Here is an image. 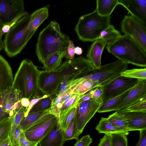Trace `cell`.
Wrapping results in <instances>:
<instances>
[{"instance_id": "cell-1", "label": "cell", "mask_w": 146, "mask_h": 146, "mask_svg": "<svg viewBox=\"0 0 146 146\" xmlns=\"http://www.w3.org/2000/svg\"><path fill=\"white\" fill-rule=\"evenodd\" d=\"M70 37L61 31L60 25L52 21L39 33L36 44L35 53L42 64L50 54L64 51Z\"/></svg>"}, {"instance_id": "cell-2", "label": "cell", "mask_w": 146, "mask_h": 146, "mask_svg": "<svg viewBox=\"0 0 146 146\" xmlns=\"http://www.w3.org/2000/svg\"><path fill=\"white\" fill-rule=\"evenodd\" d=\"M40 72L31 60H23L15 74L11 88L19 91L21 98H27L30 101L42 96L38 86Z\"/></svg>"}, {"instance_id": "cell-3", "label": "cell", "mask_w": 146, "mask_h": 146, "mask_svg": "<svg viewBox=\"0 0 146 146\" xmlns=\"http://www.w3.org/2000/svg\"><path fill=\"white\" fill-rule=\"evenodd\" d=\"M107 51L127 64L146 68V51L133 39L125 35L106 47Z\"/></svg>"}, {"instance_id": "cell-4", "label": "cell", "mask_w": 146, "mask_h": 146, "mask_svg": "<svg viewBox=\"0 0 146 146\" xmlns=\"http://www.w3.org/2000/svg\"><path fill=\"white\" fill-rule=\"evenodd\" d=\"M110 16H101L96 9L80 17L75 31L80 40L94 42L100 38L101 32L110 25Z\"/></svg>"}, {"instance_id": "cell-5", "label": "cell", "mask_w": 146, "mask_h": 146, "mask_svg": "<svg viewBox=\"0 0 146 146\" xmlns=\"http://www.w3.org/2000/svg\"><path fill=\"white\" fill-rule=\"evenodd\" d=\"M31 19V14L23 17L5 34L3 48L9 57H14L20 53L27 44L28 29Z\"/></svg>"}, {"instance_id": "cell-6", "label": "cell", "mask_w": 146, "mask_h": 146, "mask_svg": "<svg viewBox=\"0 0 146 146\" xmlns=\"http://www.w3.org/2000/svg\"><path fill=\"white\" fill-rule=\"evenodd\" d=\"M127 68V64L118 60L98 68L88 69L81 77L92 80L96 87H103L120 76Z\"/></svg>"}, {"instance_id": "cell-7", "label": "cell", "mask_w": 146, "mask_h": 146, "mask_svg": "<svg viewBox=\"0 0 146 146\" xmlns=\"http://www.w3.org/2000/svg\"><path fill=\"white\" fill-rule=\"evenodd\" d=\"M67 60L61 63L55 70L51 72L40 71L38 80V86L42 94L48 96L53 95L60 84Z\"/></svg>"}, {"instance_id": "cell-8", "label": "cell", "mask_w": 146, "mask_h": 146, "mask_svg": "<svg viewBox=\"0 0 146 146\" xmlns=\"http://www.w3.org/2000/svg\"><path fill=\"white\" fill-rule=\"evenodd\" d=\"M122 33L130 37L146 51V24L133 16L125 15L121 21Z\"/></svg>"}, {"instance_id": "cell-9", "label": "cell", "mask_w": 146, "mask_h": 146, "mask_svg": "<svg viewBox=\"0 0 146 146\" xmlns=\"http://www.w3.org/2000/svg\"><path fill=\"white\" fill-rule=\"evenodd\" d=\"M103 102L102 99L92 98L87 101H79L77 107L75 119L76 126L80 135Z\"/></svg>"}, {"instance_id": "cell-10", "label": "cell", "mask_w": 146, "mask_h": 146, "mask_svg": "<svg viewBox=\"0 0 146 146\" xmlns=\"http://www.w3.org/2000/svg\"><path fill=\"white\" fill-rule=\"evenodd\" d=\"M56 118L48 113L42 116L24 132L29 140L39 142L57 123Z\"/></svg>"}, {"instance_id": "cell-11", "label": "cell", "mask_w": 146, "mask_h": 146, "mask_svg": "<svg viewBox=\"0 0 146 146\" xmlns=\"http://www.w3.org/2000/svg\"><path fill=\"white\" fill-rule=\"evenodd\" d=\"M138 80L120 76L103 86V102L118 96L134 86Z\"/></svg>"}, {"instance_id": "cell-12", "label": "cell", "mask_w": 146, "mask_h": 146, "mask_svg": "<svg viewBox=\"0 0 146 146\" xmlns=\"http://www.w3.org/2000/svg\"><path fill=\"white\" fill-rule=\"evenodd\" d=\"M24 12L22 0H0V19L4 24L11 21Z\"/></svg>"}, {"instance_id": "cell-13", "label": "cell", "mask_w": 146, "mask_h": 146, "mask_svg": "<svg viewBox=\"0 0 146 146\" xmlns=\"http://www.w3.org/2000/svg\"><path fill=\"white\" fill-rule=\"evenodd\" d=\"M93 68L91 63L83 57L80 56L67 60L61 83L68 80L80 77L87 69Z\"/></svg>"}, {"instance_id": "cell-14", "label": "cell", "mask_w": 146, "mask_h": 146, "mask_svg": "<svg viewBox=\"0 0 146 146\" xmlns=\"http://www.w3.org/2000/svg\"><path fill=\"white\" fill-rule=\"evenodd\" d=\"M146 97V79L139 80L137 84L130 90L116 111L125 110L136 102Z\"/></svg>"}, {"instance_id": "cell-15", "label": "cell", "mask_w": 146, "mask_h": 146, "mask_svg": "<svg viewBox=\"0 0 146 146\" xmlns=\"http://www.w3.org/2000/svg\"><path fill=\"white\" fill-rule=\"evenodd\" d=\"M116 112L125 120L130 131L146 129V111L124 110Z\"/></svg>"}, {"instance_id": "cell-16", "label": "cell", "mask_w": 146, "mask_h": 146, "mask_svg": "<svg viewBox=\"0 0 146 146\" xmlns=\"http://www.w3.org/2000/svg\"><path fill=\"white\" fill-rule=\"evenodd\" d=\"M131 15L146 24V0H118Z\"/></svg>"}, {"instance_id": "cell-17", "label": "cell", "mask_w": 146, "mask_h": 146, "mask_svg": "<svg viewBox=\"0 0 146 146\" xmlns=\"http://www.w3.org/2000/svg\"><path fill=\"white\" fill-rule=\"evenodd\" d=\"M63 131L57 123L38 143V146H63L65 143Z\"/></svg>"}, {"instance_id": "cell-18", "label": "cell", "mask_w": 146, "mask_h": 146, "mask_svg": "<svg viewBox=\"0 0 146 146\" xmlns=\"http://www.w3.org/2000/svg\"><path fill=\"white\" fill-rule=\"evenodd\" d=\"M106 45L105 40L99 38L94 41L89 48L86 55V59L94 68H98L101 66L102 55Z\"/></svg>"}, {"instance_id": "cell-19", "label": "cell", "mask_w": 146, "mask_h": 146, "mask_svg": "<svg viewBox=\"0 0 146 146\" xmlns=\"http://www.w3.org/2000/svg\"><path fill=\"white\" fill-rule=\"evenodd\" d=\"M13 80L10 65L5 59L0 55V92L11 88Z\"/></svg>"}, {"instance_id": "cell-20", "label": "cell", "mask_w": 146, "mask_h": 146, "mask_svg": "<svg viewBox=\"0 0 146 146\" xmlns=\"http://www.w3.org/2000/svg\"><path fill=\"white\" fill-rule=\"evenodd\" d=\"M48 10L46 7L39 9L31 14V20L28 29L27 40L31 39L40 25L48 17Z\"/></svg>"}, {"instance_id": "cell-21", "label": "cell", "mask_w": 146, "mask_h": 146, "mask_svg": "<svg viewBox=\"0 0 146 146\" xmlns=\"http://www.w3.org/2000/svg\"><path fill=\"white\" fill-rule=\"evenodd\" d=\"M132 88L118 96L103 102L99 108L97 112L103 113L116 111Z\"/></svg>"}, {"instance_id": "cell-22", "label": "cell", "mask_w": 146, "mask_h": 146, "mask_svg": "<svg viewBox=\"0 0 146 146\" xmlns=\"http://www.w3.org/2000/svg\"><path fill=\"white\" fill-rule=\"evenodd\" d=\"M64 54V50L56 52L49 55L43 64L44 70L51 72L56 70L61 64Z\"/></svg>"}, {"instance_id": "cell-23", "label": "cell", "mask_w": 146, "mask_h": 146, "mask_svg": "<svg viewBox=\"0 0 146 146\" xmlns=\"http://www.w3.org/2000/svg\"><path fill=\"white\" fill-rule=\"evenodd\" d=\"M96 9L98 13L102 16H110L118 5V0H97Z\"/></svg>"}, {"instance_id": "cell-24", "label": "cell", "mask_w": 146, "mask_h": 146, "mask_svg": "<svg viewBox=\"0 0 146 146\" xmlns=\"http://www.w3.org/2000/svg\"><path fill=\"white\" fill-rule=\"evenodd\" d=\"M50 109L38 112H29L26 117H23L19 124L21 131L25 132L44 115L50 112Z\"/></svg>"}, {"instance_id": "cell-25", "label": "cell", "mask_w": 146, "mask_h": 146, "mask_svg": "<svg viewBox=\"0 0 146 146\" xmlns=\"http://www.w3.org/2000/svg\"><path fill=\"white\" fill-rule=\"evenodd\" d=\"M107 119L110 122L120 131L127 135L130 131L125 119L116 111L110 115Z\"/></svg>"}, {"instance_id": "cell-26", "label": "cell", "mask_w": 146, "mask_h": 146, "mask_svg": "<svg viewBox=\"0 0 146 146\" xmlns=\"http://www.w3.org/2000/svg\"><path fill=\"white\" fill-rule=\"evenodd\" d=\"M121 36L119 31L113 25H110L101 32L100 38L104 40L107 46H108L115 42Z\"/></svg>"}, {"instance_id": "cell-27", "label": "cell", "mask_w": 146, "mask_h": 146, "mask_svg": "<svg viewBox=\"0 0 146 146\" xmlns=\"http://www.w3.org/2000/svg\"><path fill=\"white\" fill-rule=\"evenodd\" d=\"M96 129L99 133H103L105 134L120 133L126 135L115 127L108 121L107 118L102 117L96 127Z\"/></svg>"}, {"instance_id": "cell-28", "label": "cell", "mask_w": 146, "mask_h": 146, "mask_svg": "<svg viewBox=\"0 0 146 146\" xmlns=\"http://www.w3.org/2000/svg\"><path fill=\"white\" fill-rule=\"evenodd\" d=\"M96 87V84L92 80L85 77L80 83L72 87V94L83 95Z\"/></svg>"}, {"instance_id": "cell-29", "label": "cell", "mask_w": 146, "mask_h": 146, "mask_svg": "<svg viewBox=\"0 0 146 146\" xmlns=\"http://www.w3.org/2000/svg\"><path fill=\"white\" fill-rule=\"evenodd\" d=\"M10 88L0 92V121L9 117L6 108V105L9 99Z\"/></svg>"}, {"instance_id": "cell-30", "label": "cell", "mask_w": 146, "mask_h": 146, "mask_svg": "<svg viewBox=\"0 0 146 146\" xmlns=\"http://www.w3.org/2000/svg\"><path fill=\"white\" fill-rule=\"evenodd\" d=\"M76 117L70 122L66 129L63 131V136L65 141L75 139L78 140L80 135L77 131L76 124Z\"/></svg>"}, {"instance_id": "cell-31", "label": "cell", "mask_w": 146, "mask_h": 146, "mask_svg": "<svg viewBox=\"0 0 146 146\" xmlns=\"http://www.w3.org/2000/svg\"><path fill=\"white\" fill-rule=\"evenodd\" d=\"M82 95L73 94L71 97L63 104L60 110V117L71 109L77 107Z\"/></svg>"}, {"instance_id": "cell-32", "label": "cell", "mask_w": 146, "mask_h": 146, "mask_svg": "<svg viewBox=\"0 0 146 146\" xmlns=\"http://www.w3.org/2000/svg\"><path fill=\"white\" fill-rule=\"evenodd\" d=\"M85 78L84 77L67 80L61 83L58 89L53 95L54 97L65 92L76 85L80 83Z\"/></svg>"}, {"instance_id": "cell-33", "label": "cell", "mask_w": 146, "mask_h": 146, "mask_svg": "<svg viewBox=\"0 0 146 146\" xmlns=\"http://www.w3.org/2000/svg\"><path fill=\"white\" fill-rule=\"evenodd\" d=\"M121 76L139 80L146 79V68H133L126 70L122 72Z\"/></svg>"}, {"instance_id": "cell-34", "label": "cell", "mask_w": 146, "mask_h": 146, "mask_svg": "<svg viewBox=\"0 0 146 146\" xmlns=\"http://www.w3.org/2000/svg\"><path fill=\"white\" fill-rule=\"evenodd\" d=\"M53 98V96L51 95L42 99L33 106L29 112H38L50 109Z\"/></svg>"}, {"instance_id": "cell-35", "label": "cell", "mask_w": 146, "mask_h": 146, "mask_svg": "<svg viewBox=\"0 0 146 146\" xmlns=\"http://www.w3.org/2000/svg\"><path fill=\"white\" fill-rule=\"evenodd\" d=\"M27 109L22 106L20 109L12 116L11 128L9 135L10 139L17 128L19 125Z\"/></svg>"}, {"instance_id": "cell-36", "label": "cell", "mask_w": 146, "mask_h": 146, "mask_svg": "<svg viewBox=\"0 0 146 146\" xmlns=\"http://www.w3.org/2000/svg\"><path fill=\"white\" fill-rule=\"evenodd\" d=\"M77 107L71 109L60 117L59 121L58 122L59 123L63 131L66 129L70 122L76 117Z\"/></svg>"}, {"instance_id": "cell-37", "label": "cell", "mask_w": 146, "mask_h": 146, "mask_svg": "<svg viewBox=\"0 0 146 146\" xmlns=\"http://www.w3.org/2000/svg\"><path fill=\"white\" fill-rule=\"evenodd\" d=\"M12 116L0 121V141L9 137L11 125Z\"/></svg>"}, {"instance_id": "cell-38", "label": "cell", "mask_w": 146, "mask_h": 146, "mask_svg": "<svg viewBox=\"0 0 146 146\" xmlns=\"http://www.w3.org/2000/svg\"><path fill=\"white\" fill-rule=\"evenodd\" d=\"M111 146H127V135L120 133L109 135Z\"/></svg>"}, {"instance_id": "cell-39", "label": "cell", "mask_w": 146, "mask_h": 146, "mask_svg": "<svg viewBox=\"0 0 146 146\" xmlns=\"http://www.w3.org/2000/svg\"><path fill=\"white\" fill-rule=\"evenodd\" d=\"M125 110L134 111H146V97L133 104Z\"/></svg>"}, {"instance_id": "cell-40", "label": "cell", "mask_w": 146, "mask_h": 146, "mask_svg": "<svg viewBox=\"0 0 146 146\" xmlns=\"http://www.w3.org/2000/svg\"><path fill=\"white\" fill-rule=\"evenodd\" d=\"M75 48L73 41L70 40L67 47L64 50V58L67 60L73 59L74 58L75 54Z\"/></svg>"}, {"instance_id": "cell-41", "label": "cell", "mask_w": 146, "mask_h": 146, "mask_svg": "<svg viewBox=\"0 0 146 146\" xmlns=\"http://www.w3.org/2000/svg\"><path fill=\"white\" fill-rule=\"evenodd\" d=\"M91 98L95 100L102 99L103 87H97L88 92Z\"/></svg>"}, {"instance_id": "cell-42", "label": "cell", "mask_w": 146, "mask_h": 146, "mask_svg": "<svg viewBox=\"0 0 146 146\" xmlns=\"http://www.w3.org/2000/svg\"><path fill=\"white\" fill-rule=\"evenodd\" d=\"M38 143L31 141L28 139L26 137L24 132L21 130L20 146H38Z\"/></svg>"}, {"instance_id": "cell-43", "label": "cell", "mask_w": 146, "mask_h": 146, "mask_svg": "<svg viewBox=\"0 0 146 146\" xmlns=\"http://www.w3.org/2000/svg\"><path fill=\"white\" fill-rule=\"evenodd\" d=\"M92 142V138L88 135L83 136L73 146H89Z\"/></svg>"}, {"instance_id": "cell-44", "label": "cell", "mask_w": 146, "mask_h": 146, "mask_svg": "<svg viewBox=\"0 0 146 146\" xmlns=\"http://www.w3.org/2000/svg\"><path fill=\"white\" fill-rule=\"evenodd\" d=\"M21 130L19 125L16 129L11 139L13 146H20V135Z\"/></svg>"}, {"instance_id": "cell-45", "label": "cell", "mask_w": 146, "mask_h": 146, "mask_svg": "<svg viewBox=\"0 0 146 146\" xmlns=\"http://www.w3.org/2000/svg\"><path fill=\"white\" fill-rule=\"evenodd\" d=\"M48 96H49L48 95L44 94L41 97L36 98L32 99L30 101L29 105L28 107L27 108V110L25 113L24 117H26L27 115L32 108L38 101L42 99L47 97Z\"/></svg>"}, {"instance_id": "cell-46", "label": "cell", "mask_w": 146, "mask_h": 146, "mask_svg": "<svg viewBox=\"0 0 146 146\" xmlns=\"http://www.w3.org/2000/svg\"><path fill=\"white\" fill-rule=\"evenodd\" d=\"M136 146H146V129L140 131L139 138Z\"/></svg>"}, {"instance_id": "cell-47", "label": "cell", "mask_w": 146, "mask_h": 146, "mask_svg": "<svg viewBox=\"0 0 146 146\" xmlns=\"http://www.w3.org/2000/svg\"><path fill=\"white\" fill-rule=\"evenodd\" d=\"M97 146H111L110 135L105 134L100 139V142Z\"/></svg>"}, {"instance_id": "cell-48", "label": "cell", "mask_w": 146, "mask_h": 146, "mask_svg": "<svg viewBox=\"0 0 146 146\" xmlns=\"http://www.w3.org/2000/svg\"><path fill=\"white\" fill-rule=\"evenodd\" d=\"M17 22H13L11 21L9 23L4 24L1 30V35L3 36L8 33L11 27L13 25Z\"/></svg>"}, {"instance_id": "cell-49", "label": "cell", "mask_w": 146, "mask_h": 146, "mask_svg": "<svg viewBox=\"0 0 146 146\" xmlns=\"http://www.w3.org/2000/svg\"><path fill=\"white\" fill-rule=\"evenodd\" d=\"M0 146H13L9 137L0 141Z\"/></svg>"}, {"instance_id": "cell-50", "label": "cell", "mask_w": 146, "mask_h": 146, "mask_svg": "<svg viewBox=\"0 0 146 146\" xmlns=\"http://www.w3.org/2000/svg\"><path fill=\"white\" fill-rule=\"evenodd\" d=\"M21 104L22 106L25 108H27L30 104V101L27 98H22L21 99Z\"/></svg>"}, {"instance_id": "cell-51", "label": "cell", "mask_w": 146, "mask_h": 146, "mask_svg": "<svg viewBox=\"0 0 146 146\" xmlns=\"http://www.w3.org/2000/svg\"><path fill=\"white\" fill-rule=\"evenodd\" d=\"M4 24L0 19V52L3 48V42L1 33L2 28Z\"/></svg>"}, {"instance_id": "cell-52", "label": "cell", "mask_w": 146, "mask_h": 146, "mask_svg": "<svg viewBox=\"0 0 146 146\" xmlns=\"http://www.w3.org/2000/svg\"><path fill=\"white\" fill-rule=\"evenodd\" d=\"M75 53L78 55H80L82 54L83 52L82 48L79 46H77L75 48Z\"/></svg>"}]
</instances>
